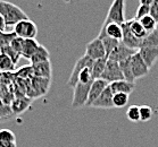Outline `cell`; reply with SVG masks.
<instances>
[{
	"label": "cell",
	"mask_w": 158,
	"mask_h": 147,
	"mask_svg": "<svg viewBox=\"0 0 158 147\" xmlns=\"http://www.w3.org/2000/svg\"><path fill=\"white\" fill-rule=\"evenodd\" d=\"M148 15H150V7H149V6H142V5H140L137 9L134 19L140 21L141 18H143L144 16H148Z\"/></svg>",
	"instance_id": "36"
},
{
	"label": "cell",
	"mask_w": 158,
	"mask_h": 147,
	"mask_svg": "<svg viewBox=\"0 0 158 147\" xmlns=\"http://www.w3.org/2000/svg\"><path fill=\"white\" fill-rule=\"evenodd\" d=\"M154 111L149 105H140V121H149L152 119Z\"/></svg>",
	"instance_id": "33"
},
{
	"label": "cell",
	"mask_w": 158,
	"mask_h": 147,
	"mask_svg": "<svg viewBox=\"0 0 158 147\" xmlns=\"http://www.w3.org/2000/svg\"><path fill=\"white\" fill-rule=\"evenodd\" d=\"M129 94L125 93H116L113 96V103H114V108H124L127 102H129Z\"/></svg>",
	"instance_id": "28"
},
{
	"label": "cell",
	"mask_w": 158,
	"mask_h": 147,
	"mask_svg": "<svg viewBox=\"0 0 158 147\" xmlns=\"http://www.w3.org/2000/svg\"><path fill=\"white\" fill-rule=\"evenodd\" d=\"M106 62H107V59H106V58L94 61L92 67H91V72H92V77H94V79L101 78V75L104 74L105 67H106Z\"/></svg>",
	"instance_id": "24"
},
{
	"label": "cell",
	"mask_w": 158,
	"mask_h": 147,
	"mask_svg": "<svg viewBox=\"0 0 158 147\" xmlns=\"http://www.w3.org/2000/svg\"><path fill=\"white\" fill-rule=\"evenodd\" d=\"M94 79L92 77V72H91V68H84L82 72H80L79 75V82L77 83H83V84H88V83H92Z\"/></svg>",
	"instance_id": "34"
},
{
	"label": "cell",
	"mask_w": 158,
	"mask_h": 147,
	"mask_svg": "<svg viewBox=\"0 0 158 147\" xmlns=\"http://www.w3.org/2000/svg\"><path fill=\"white\" fill-rule=\"evenodd\" d=\"M51 84L50 78H41V77H33L31 78L30 83V88L27 91V95L31 99H36V97L44 95L49 91Z\"/></svg>",
	"instance_id": "4"
},
{
	"label": "cell",
	"mask_w": 158,
	"mask_h": 147,
	"mask_svg": "<svg viewBox=\"0 0 158 147\" xmlns=\"http://www.w3.org/2000/svg\"><path fill=\"white\" fill-rule=\"evenodd\" d=\"M138 50L135 49H131V48L126 47L125 44H123L122 42L119 43V45L116 48L115 50L113 51L109 56H108V60H113V61H116V62H121V61H124L126 59H130V58L134 56V54L137 53Z\"/></svg>",
	"instance_id": "10"
},
{
	"label": "cell",
	"mask_w": 158,
	"mask_h": 147,
	"mask_svg": "<svg viewBox=\"0 0 158 147\" xmlns=\"http://www.w3.org/2000/svg\"><path fill=\"white\" fill-rule=\"evenodd\" d=\"M16 69V65L10 58L4 53H0V72H11Z\"/></svg>",
	"instance_id": "25"
},
{
	"label": "cell",
	"mask_w": 158,
	"mask_h": 147,
	"mask_svg": "<svg viewBox=\"0 0 158 147\" xmlns=\"http://www.w3.org/2000/svg\"><path fill=\"white\" fill-rule=\"evenodd\" d=\"M85 56L92 59L94 61L99 60V59H104L106 58V51H105L104 44L99 37H96L92 41H90L89 43L86 44L85 48ZM107 59V58H106Z\"/></svg>",
	"instance_id": "8"
},
{
	"label": "cell",
	"mask_w": 158,
	"mask_h": 147,
	"mask_svg": "<svg viewBox=\"0 0 158 147\" xmlns=\"http://www.w3.org/2000/svg\"><path fill=\"white\" fill-rule=\"evenodd\" d=\"M16 77L18 78H22V79H31L33 78V72H32V67L31 65L30 66H26V67H23L18 70L16 74Z\"/></svg>",
	"instance_id": "35"
},
{
	"label": "cell",
	"mask_w": 158,
	"mask_h": 147,
	"mask_svg": "<svg viewBox=\"0 0 158 147\" xmlns=\"http://www.w3.org/2000/svg\"><path fill=\"white\" fill-rule=\"evenodd\" d=\"M46 61H50V53L47 50V48L40 44L39 49L30 59V62H31V65H36V64H41V62H46Z\"/></svg>",
	"instance_id": "20"
},
{
	"label": "cell",
	"mask_w": 158,
	"mask_h": 147,
	"mask_svg": "<svg viewBox=\"0 0 158 147\" xmlns=\"http://www.w3.org/2000/svg\"><path fill=\"white\" fill-rule=\"evenodd\" d=\"M113 94L116 93H125V94H131L135 88V83H130L126 80H118V82L111 83L109 84Z\"/></svg>",
	"instance_id": "17"
},
{
	"label": "cell",
	"mask_w": 158,
	"mask_h": 147,
	"mask_svg": "<svg viewBox=\"0 0 158 147\" xmlns=\"http://www.w3.org/2000/svg\"><path fill=\"white\" fill-rule=\"evenodd\" d=\"M122 29H123V39H122V43L125 44L126 47L131 48V49H135V50H139L141 47V43L142 41L138 40L135 36L133 35L131 29H130V21H126L125 23L122 24Z\"/></svg>",
	"instance_id": "11"
},
{
	"label": "cell",
	"mask_w": 158,
	"mask_h": 147,
	"mask_svg": "<svg viewBox=\"0 0 158 147\" xmlns=\"http://www.w3.org/2000/svg\"><path fill=\"white\" fill-rule=\"evenodd\" d=\"M119 67H121V70H122V74L124 76V79L126 82L130 83H135V78L133 76L132 68H131V58L130 59H126L124 61H121L119 62Z\"/></svg>",
	"instance_id": "23"
},
{
	"label": "cell",
	"mask_w": 158,
	"mask_h": 147,
	"mask_svg": "<svg viewBox=\"0 0 158 147\" xmlns=\"http://www.w3.org/2000/svg\"><path fill=\"white\" fill-rule=\"evenodd\" d=\"M109 84L107 82H105L104 79H94L92 85H91V88H90L89 92V96H88V101H86L85 106H91L94 102L97 100L98 97L100 96V94L104 92V90L108 86Z\"/></svg>",
	"instance_id": "12"
},
{
	"label": "cell",
	"mask_w": 158,
	"mask_h": 147,
	"mask_svg": "<svg viewBox=\"0 0 158 147\" xmlns=\"http://www.w3.org/2000/svg\"><path fill=\"white\" fill-rule=\"evenodd\" d=\"M139 54L141 58L143 59V61L147 64L149 68H151L155 65V62L158 59V48H151V47H143L140 48L138 50Z\"/></svg>",
	"instance_id": "14"
},
{
	"label": "cell",
	"mask_w": 158,
	"mask_h": 147,
	"mask_svg": "<svg viewBox=\"0 0 158 147\" xmlns=\"http://www.w3.org/2000/svg\"><path fill=\"white\" fill-rule=\"evenodd\" d=\"M131 68H132L133 76L135 79L142 78L144 76H147L149 74V70H150V68L141 58L139 52H137L134 56L131 57Z\"/></svg>",
	"instance_id": "9"
},
{
	"label": "cell",
	"mask_w": 158,
	"mask_h": 147,
	"mask_svg": "<svg viewBox=\"0 0 158 147\" xmlns=\"http://www.w3.org/2000/svg\"><path fill=\"white\" fill-rule=\"evenodd\" d=\"M98 37L102 41L105 51H106V58H108V56L115 50L116 48L119 45V43L122 42V41L113 39V37H109V36H107L106 34H98Z\"/></svg>",
	"instance_id": "19"
},
{
	"label": "cell",
	"mask_w": 158,
	"mask_h": 147,
	"mask_svg": "<svg viewBox=\"0 0 158 147\" xmlns=\"http://www.w3.org/2000/svg\"><path fill=\"white\" fill-rule=\"evenodd\" d=\"M0 53H4L6 54V56H8V57L10 58L11 60L14 61V64L16 65L18 62V60L21 59V56L16 52V51L13 49V48L10 47V45H7V47H4V48H0Z\"/></svg>",
	"instance_id": "31"
},
{
	"label": "cell",
	"mask_w": 158,
	"mask_h": 147,
	"mask_svg": "<svg viewBox=\"0 0 158 147\" xmlns=\"http://www.w3.org/2000/svg\"><path fill=\"white\" fill-rule=\"evenodd\" d=\"M139 2L142 6H149L150 7L151 5H152V2H154V0H139Z\"/></svg>",
	"instance_id": "40"
},
{
	"label": "cell",
	"mask_w": 158,
	"mask_h": 147,
	"mask_svg": "<svg viewBox=\"0 0 158 147\" xmlns=\"http://www.w3.org/2000/svg\"><path fill=\"white\" fill-rule=\"evenodd\" d=\"M6 27H7V25H6V22H5L4 17L0 15V33L6 32Z\"/></svg>",
	"instance_id": "39"
},
{
	"label": "cell",
	"mask_w": 158,
	"mask_h": 147,
	"mask_svg": "<svg viewBox=\"0 0 158 147\" xmlns=\"http://www.w3.org/2000/svg\"><path fill=\"white\" fill-rule=\"evenodd\" d=\"M33 72V77H41V78H50L52 75V68H51L50 61L31 65Z\"/></svg>",
	"instance_id": "15"
},
{
	"label": "cell",
	"mask_w": 158,
	"mask_h": 147,
	"mask_svg": "<svg viewBox=\"0 0 158 147\" xmlns=\"http://www.w3.org/2000/svg\"><path fill=\"white\" fill-rule=\"evenodd\" d=\"M40 44L35 39H27L24 40V45H23V51H22V58L30 60L32 56L35 53V51L39 49Z\"/></svg>",
	"instance_id": "18"
},
{
	"label": "cell",
	"mask_w": 158,
	"mask_h": 147,
	"mask_svg": "<svg viewBox=\"0 0 158 147\" xmlns=\"http://www.w3.org/2000/svg\"><path fill=\"white\" fill-rule=\"evenodd\" d=\"M32 99H26V97H16L13 103H11L10 108L11 111L14 112V114H18V113H22L24 112L26 109L29 108L30 103H31Z\"/></svg>",
	"instance_id": "22"
},
{
	"label": "cell",
	"mask_w": 158,
	"mask_h": 147,
	"mask_svg": "<svg viewBox=\"0 0 158 147\" xmlns=\"http://www.w3.org/2000/svg\"><path fill=\"white\" fill-rule=\"evenodd\" d=\"M101 79H104L105 82H107L108 84L118 82V80H125L118 62L107 59L104 74L101 75Z\"/></svg>",
	"instance_id": "7"
},
{
	"label": "cell",
	"mask_w": 158,
	"mask_h": 147,
	"mask_svg": "<svg viewBox=\"0 0 158 147\" xmlns=\"http://www.w3.org/2000/svg\"><path fill=\"white\" fill-rule=\"evenodd\" d=\"M126 117L132 122L140 121V106L139 105H131L126 111Z\"/></svg>",
	"instance_id": "29"
},
{
	"label": "cell",
	"mask_w": 158,
	"mask_h": 147,
	"mask_svg": "<svg viewBox=\"0 0 158 147\" xmlns=\"http://www.w3.org/2000/svg\"><path fill=\"white\" fill-rule=\"evenodd\" d=\"M125 22V0H114L109 7L102 26H106L110 23H116L122 25Z\"/></svg>",
	"instance_id": "2"
},
{
	"label": "cell",
	"mask_w": 158,
	"mask_h": 147,
	"mask_svg": "<svg viewBox=\"0 0 158 147\" xmlns=\"http://www.w3.org/2000/svg\"><path fill=\"white\" fill-rule=\"evenodd\" d=\"M14 33L18 37H22L24 40L35 39L38 34V26L33 21L27 18V19L17 23L14 26Z\"/></svg>",
	"instance_id": "3"
},
{
	"label": "cell",
	"mask_w": 158,
	"mask_h": 147,
	"mask_svg": "<svg viewBox=\"0 0 158 147\" xmlns=\"http://www.w3.org/2000/svg\"><path fill=\"white\" fill-rule=\"evenodd\" d=\"M130 29H131V32H132L133 35L135 36L138 40H140V41H143L148 36V34H149V33L143 29V26L140 24V22L137 21V19H134V18L130 19Z\"/></svg>",
	"instance_id": "21"
},
{
	"label": "cell",
	"mask_w": 158,
	"mask_h": 147,
	"mask_svg": "<svg viewBox=\"0 0 158 147\" xmlns=\"http://www.w3.org/2000/svg\"><path fill=\"white\" fill-rule=\"evenodd\" d=\"M143 47H151V48H158V29H155L154 32L148 34V36L142 41L140 48Z\"/></svg>",
	"instance_id": "27"
},
{
	"label": "cell",
	"mask_w": 158,
	"mask_h": 147,
	"mask_svg": "<svg viewBox=\"0 0 158 147\" xmlns=\"http://www.w3.org/2000/svg\"><path fill=\"white\" fill-rule=\"evenodd\" d=\"M0 143H16V136L10 129H0Z\"/></svg>",
	"instance_id": "30"
},
{
	"label": "cell",
	"mask_w": 158,
	"mask_h": 147,
	"mask_svg": "<svg viewBox=\"0 0 158 147\" xmlns=\"http://www.w3.org/2000/svg\"><path fill=\"white\" fill-rule=\"evenodd\" d=\"M16 36L17 35H16L14 32H11V33L1 32L0 33V48L10 45V43L13 42V40H14Z\"/></svg>",
	"instance_id": "32"
},
{
	"label": "cell",
	"mask_w": 158,
	"mask_h": 147,
	"mask_svg": "<svg viewBox=\"0 0 158 147\" xmlns=\"http://www.w3.org/2000/svg\"><path fill=\"white\" fill-rule=\"evenodd\" d=\"M92 83H88V84L77 83V84H76V86L74 87V94H73L72 108L77 109V108L85 106L86 101H88V96H89L90 88H91Z\"/></svg>",
	"instance_id": "5"
},
{
	"label": "cell",
	"mask_w": 158,
	"mask_h": 147,
	"mask_svg": "<svg viewBox=\"0 0 158 147\" xmlns=\"http://www.w3.org/2000/svg\"><path fill=\"white\" fill-rule=\"evenodd\" d=\"M150 16L158 23V0H154L152 5L150 6Z\"/></svg>",
	"instance_id": "38"
},
{
	"label": "cell",
	"mask_w": 158,
	"mask_h": 147,
	"mask_svg": "<svg viewBox=\"0 0 158 147\" xmlns=\"http://www.w3.org/2000/svg\"><path fill=\"white\" fill-rule=\"evenodd\" d=\"M92 64H94V60L90 59L88 56H82L81 58L77 59V61L75 62V65L73 67L72 72H71V75H69V78L67 80V85L71 87L76 86V84L79 82V75L80 72H82L84 68H91L92 67Z\"/></svg>",
	"instance_id": "6"
},
{
	"label": "cell",
	"mask_w": 158,
	"mask_h": 147,
	"mask_svg": "<svg viewBox=\"0 0 158 147\" xmlns=\"http://www.w3.org/2000/svg\"><path fill=\"white\" fill-rule=\"evenodd\" d=\"M23 45H24V39L18 37V36H16V37L13 40V42L10 43V47L13 48L21 57H22V51H23Z\"/></svg>",
	"instance_id": "37"
},
{
	"label": "cell",
	"mask_w": 158,
	"mask_h": 147,
	"mask_svg": "<svg viewBox=\"0 0 158 147\" xmlns=\"http://www.w3.org/2000/svg\"><path fill=\"white\" fill-rule=\"evenodd\" d=\"M113 96L114 94L111 92L110 87L108 85L104 90V92L100 94V96L94 101V104L91 105V108L97 109H113L114 108V103H113Z\"/></svg>",
	"instance_id": "13"
},
{
	"label": "cell",
	"mask_w": 158,
	"mask_h": 147,
	"mask_svg": "<svg viewBox=\"0 0 158 147\" xmlns=\"http://www.w3.org/2000/svg\"><path fill=\"white\" fill-rule=\"evenodd\" d=\"M139 22H140V24L143 26V29H146L148 33H151V32H154L155 29H157L158 23L155 21L154 17L150 16V15L144 16L143 18H141Z\"/></svg>",
	"instance_id": "26"
},
{
	"label": "cell",
	"mask_w": 158,
	"mask_h": 147,
	"mask_svg": "<svg viewBox=\"0 0 158 147\" xmlns=\"http://www.w3.org/2000/svg\"><path fill=\"white\" fill-rule=\"evenodd\" d=\"M0 15L4 17L7 26H15L17 23L29 18L18 6L5 0H0Z\"/></svg>",
	"instance_id": "1"
},
{
	"label": "cell",
	"mask_w": 158,
	"mask_h": 147,
	"mask_svg": "<svg viewBox=\"0 0 158 147\" xmlns=\"http://www.w3.org/2000/svg\"><path fill=\"white\" fill-rule=\"evenodd\" d=\"M0 147H17L16 143H0Z\"/></svg>",
	"instance_id": "41"
},
{
	"label": "cell",
	"mask_w": 158,
	"mask_h": 147,
	"mask_svg": "<svg viewBox=\"0 0 158 147\" xmlns=\"http://www.w3.org/2000/svg\"><path fill=\"white\" fill-rule=\"evenodd\" d=\"M99 34H106L109 37H113L115 40L122 41L123 39V29L122 25L116 24V23H110L106 26H102Z\"/></svg>",
	"instance_id": "16"
}]
</instances>
